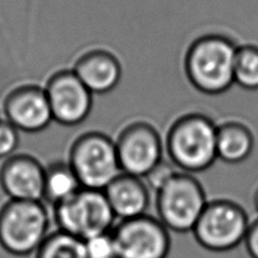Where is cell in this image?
I'll return each instance as SVG.
<instances>
[{"label": "cell", "mask_w": 258, "mask_h": 258, "mask_svg": "<svg viewBox=\"0 0 258 258\" xmlns=\"http://www.w3.org/2000/svg\"><path fill=\"white\" fill-rule=\"evenodd\" d=\"M118 221L146 215L150 205L149 188L144 179L122 173L104 190Z\"/></svg>", "instance_id": "cell-14"}, {"label": "cell", "mask_w": 258, "mask_h": 258, "mask_svg": "<svg viewBox=\"0 0 258 258\" xmlns=\"http://www.w3.org/2000/svg\"><path fill=\"white\" fill-rule=\"evenodd\" d=\"M72 70L92 95H106L115 90L123 75L118 57L101 47L82 52L74 60Z\"/></svg>", "instance_id": "cell-13"}, {"label": "cell", "mask_w": 258, "mask_h": 258, "mask_svg": "<svg viewBox=\"0 0 258 258\" xmlns=\"http://www.w3.org/2000/svg\"><path fill=\"white\" fill-rule=\"evenodd\" d=\"M247 239L249 249L255 258H258V221L251 225V228L248 229Z\"/></svg>", "instance_id": "cell-22"}, {"label": "cell", "mask_w": 258, "mask_h": 258, "mask_svg": "<svg viewBox=\"0 0 258 258\" xmlns=\"http://www.w3.org/2000/svg\"><path fill=\"white\" fill-rule=\"evenodd\" d=\"M35 258H86L84 241L57 230L49 233L35 252Z\"/></svg>", "instance_id": "cell-17"}, {"label": "cell", "mask_w": 258, "mask_h": 258, "mask_svg": "<svg viewBox=\"0 0 258 258\" xmlns=\"http://www.w3.org/2000/svg\"><path fill=\"white\" fill-rule=\"evenodd\" d=\"M46 166L30 154H15L0 164V188L7 199L43 202Z\"/></svg>", "instance_id": "cell-12"}, {"label": "cell", "mask_w": 258, "mask_h": 258, "mask_svg": "<svg viewBox=\"0 0 258 258\" xmlns=\"http://www.w3.org/2000/svg\"><path fill=\"white\" fill-rule=\"evenodd\" d=\"M217 124L207 115L188 113L171 124L164 147L170 161L181 172L207 171L217 159Z\"/></svg>", "instance_id": "cell-2"}, {"label": "cell", "mask_w": 258, "mask_h": 258, "mask_svg": "<svg viewBox=\"0 0 258 258\" xmlns=\"http://www.w3.org/2000/svg\"><path fill=\"white\" fill-rule=\"evenodd\" d=\"M86 258H118L112 231L98 234L84 241Z\"/></svg>", "instance_id": "cell-19"}, {"label": "cell", "mask_w": 258, "mask_h": 258, "mask_svg": "<svg viewBox=\"0 0 258 258\" xmlns=\"http://www.w3.org/2000/svg\"><path fill=\"white\" fill-rule=\"evenodd\" d=\"M194 231L204 246L225 250L237 246L247 235V215L231 200H213L207 203Z\"/></svg>", "instance_id": "cell-8"}, {"label": "cell", "mask_w": 258, "mask_h": 258, "mask_svg": "<svg viewBox=\"0 0 258 258\" xmlns=\"http://www.w3.org/2000/svg\"><path fill=\"white\" fill-rule=\"evenodd\" d=\"M255 137L246 123L228 119L217 124V159L228 164H240L250 157Z\"/></svg>", "instance_id": "cell-15"}, {"label": "cell", "mask_w": 258, "mask_h": 258, "mask_svg": "<svg viewBox=\"0 0 258 258\" xmlns=\"http://www.w3.org/2000/svg\"><path fill=\"white\" fill-rule=\"evenodd\" d=\"M50 215L43 202L7 199L0 206V247L14 256L38 251L49 235Z\"/></svg>", "instance_id": "cell-3"}, {"label": "cell", "mask_w": 258, "mask_h": 258, "mask_svg": "<svg viewBox=\"0 0 258 258\" xmlns=\"http://www.w3.org/2000/svg\"><path fill=\"white\" fill-rule=\"evenodd\" d=\"M52 213L59 231L83 241L110 232L116 221L104 191L86 188L57 205Z\"/></svg>", "instance_id": "cell-5"}, {"label": "cell", "mask_w": 258, "mask_h": 258, "mask_svg": "<svg viewBox=\"0 0 258 258\" xmlns=\"http://www.w3.org/2000/svg\"><path fill=\"white\" fill-rule=\"evenodd\" d=\"M177 172L179 170L174 166V164L164 158L144 177V181L148 185V188L158 192L163 186H165L174 177Z\"/></svg>", "instance_id": "cell-21"}, {"label": "cell", "mask_w": 258, "mask_h": 258, "mask_svg": "<svg viewBox=\"0 0 258 258\" xmlns=\"http://www.w3.org/2000/svg\"><path fill=\"white\" fill-rule=\"evenodd\" d=\"M82 189L78 176L66 161H52L44 171L43 203L54 208L57 205L73 197Z\"/></svg>", "instance_id": "cell-16"}, {"label": "cell", "mask_w": 258, "mask_h": 258, "mask_svg": "<svg viewBox=\"0 0 258 258\" xmlns=\"http://www.w3.org/2000/svg\"><path fill=\"white\" fill-rule=\"evenodd\" d=\"M253 205H255L256 211L258 212V186L255 191V195H253Z\"/></svg>", "instance_id": "cell-23"}, {"label": "cell", "mask_w": 258, "mask_h": 258, "mask_svg": "<svg viewBox=\"0 0 258 258\" xmlns=\"http://www.w3.org/2000/svg\"><path fill=\"white\" fill-rule=\"evenodd\" d=\"M156 194L159 221L176 232L194 230L208 203L198 179L181 171Z\"/></svg>", "instance_id": "cell-6"}, {"label": "cell", "mask_w": 258, "mask_h": 258, "mask_svg": "<svg viewBox=\"0 0 258 258\" xmlns=\"http://www.w3.org/2000/svg\"><path fill=\"white\" fill-rule=\"evenodd\" d=\"M4 118L20 132L39 133L54 123L44 86L23 83L11 89L3 100Z\"/></svg>", "instance_id": "cell-11"}, {"label": "cell", "mask_w": 258, "mask_h": 258, "mask_svg": "<svg viewBox=\"0 0 258 258\" xmlns=\"http://www.w3.org/2000/svg\"><path fill=\"white\" fill-rule=\"evenodd\" d=\"M112 233L118 258H165L170 248L165 225L147 214L118 221Z\"/></svg>", "instance_id": "cell-10"}, {"label": "cell", "mask_w": 258, "mask_h": 258, "mask_svg": "<svg viewBox=\"0 0 258 258\" xmlns=\"http://www.w3.org/2000/svg\"><path fill=\"white\" fill-rule=\"evenodd\" d=\"M20 131L4 117H0V161H5L20 147Z\"/></svg>", "instance_id": "cell-20"}, {"label": "cell", "mask_w": 258, "mask_h": 258, "mask_svg": "<svg viewBox=\"0 0 258 258\" xmlns=\"http://www.w3.org/2000/svg\"><path fill=\"white\" fill-rule=\"evenodd\" d=\"M68 162L86 189L104 191L122 174L115 141L104 132L80 135L72 142Z\"/></svg>", "instance_id": "cell-4"}, {"label": "cell", "mask_w": 258, "mask_h": 258, "mask_svg": "<svg viewBox=\"0 0 258 258\" xmlns=\"http://www.w3.org/2000/svg\"><path fill=\"white\" fill-rule=\"evenodd\" d=\"M122 173L144 177L164 159V142L153 124L136 121L124 126L115 140Z\"/></svg>", "instance_id": "cell-7"}, {"label": "cell", "mask_w": 258, "mask_h": 258, "mask_svg": "<svg viewBox=\"0 0 258 258\" xmlns=\"http://www.w3.org/2000/svg\"><path fill=\"white\" fill-rule=\"evenodd\" d=\"M54 122L66 127L80 125L91 114L93 95L72 69L52 73L44 83Z\"/></svg>", "instance_id": "cell-9"}, {"label": "cell", "mask_w": 258, "mask_h": 258, "mask_svg": "<svg viewBox=\"0 0 258 258\" xmlns=\"http://www.w3.org/2000/svg\"><path fill=\"white\" fill-rule=\"evenodd\" d=\"M238 44L220 33L200 35L190 43L184 55V72L195 89L216 96L234 84Z\"/></svg>", "instance_id": "cell-1"}, {"label": "cell", "mask_w": 258, "mask_h": 258, "mask_svg": "<svg viewBox=\"0 0 258 258\" xmlns=\"http://www.w3.org/2000/svg\"><path fill=\"white\" fill-rule=\"evenodd\" d=\"M234 84L244 90H258L257 44L248 43L238 47L234 66Z\"/></svg>", "instance_id": "cell-18"}]
</instances>
